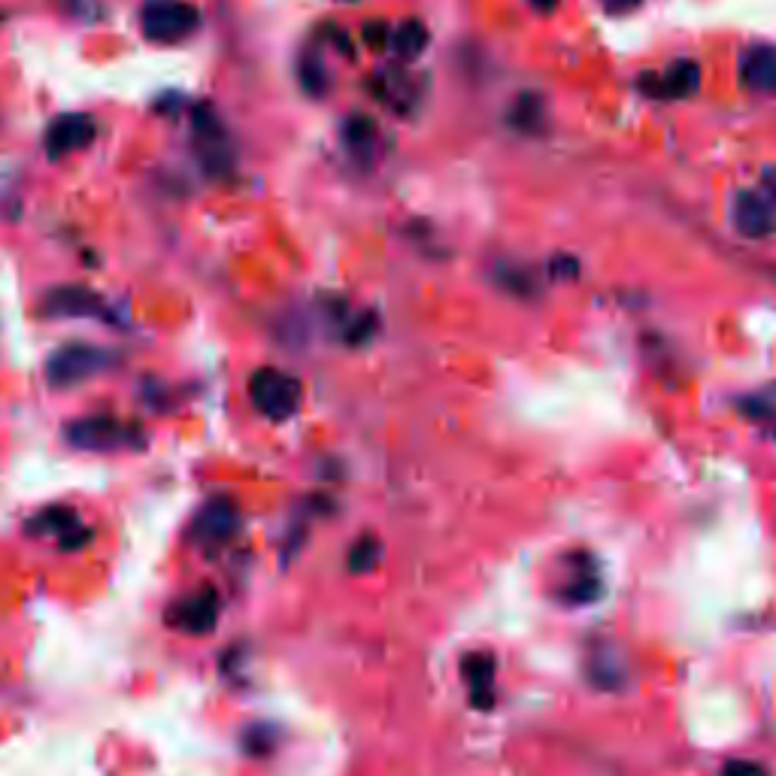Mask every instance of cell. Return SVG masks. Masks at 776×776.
<instances>
[{"mask_svg":"<svg viewBox=\"0 0 776 776\" xmlns=\"http://www.w3.org/2000/svg\"><path fill=\"white\" fill-rule=\"evenodd\" d=\"M65 440L80 452H140L146 449V431L140 421L119 419V416H85L73 419L65 428Z\"/></svg>","mask_w":776,"mask_h":776,"instance_id":"1","label":"cell"},{"mask_svg":"<svg viewBox=\"0 0 776 776\" xmlns=\"http://www.w3.org/2000/svg\"><path fill=\"white\" fill-rule=\"evenodd\" d=\"M250 397L264 419L286 421L301 409L303 385L298 377H291L286 370L262 368L252 373Z\"/></svg>","mask_w":776,"mask_h":776,"instance_id":"2","label":"cell"},{"mask_svg":"<svg viewBox=\"0 0 776 776\" xmlns=\"http://www.w3.org/2000/svg\"><path fill=\"white\" fill-rule=\"evenodd\" d=\"M109 368H113V352H106L101 346H89V343H70L49 356L46 380L53 389H77Z\"/></svg>","mask_w":776,"mask_h":776,"instance_id":"3","label":"cell"},{"mask_svg":"<svg viewBox=\"0 0 776 776\" xmlns=\"http://www.w3.org/2000/svg\"><path fill=\"white\" fill-rule=\"evenodd\" d=\"M140 25L149 40L179 43L198 31L200 13L188 0H146Z\"/></svg>","mask_w":776,"mask_h":776,"instance_id":"4","label":"cell"},{"mask_svg":"<svg viewBox=\"0 0 776 776\" xmlns=\"http://www.w3.org/2000/svg\"><path fill=\"white\" fill-rule=\"evenodd\" d=\"M195 149H198L200 164L210 173H228L234 167L231 137L210 104L195 106Z\"/></svg>","mask_w":776,"mask_h":776,"instance_id":"5","label":"cell"},{"mask_svg":"<svg viewBox=\"0 0 776 776\" xmlns=\"http://www.w3.org/2000/svg\"><path fill=\"white\" fill-rule=\"evenodd\" d=\"M219 610H222V601H219L216 589H198L195 594H185L176 604L167 606L164 618L176 632L188 634V637H204V634L216 632Z\"/></svg>","mask_w":776,"mask_h":776,"instance_id":"6","label":"cell"},{"mask_svg":"<svg viewBox=\"0 0 776 776\" xmlns=\"http://www.w3.org/2000/svg\"><path fill=\"white\" fill-rule=\"evenodd\" d=\"M240 522L243 519H240L238 503L228 498H216L200 507L195 522L188 528V537H192V543L204 546V549H216V546H222V543H228L238 534Z\"/></svg>","mask_w":776,"mask_h":776,"instance_id":"7","label":"cell"},{"mask_svg":"<svg viewBox=\"0 0 776 776\" xmlns=\"http://www.w3.org/2000/svg\"><path fill=\"white\" fill-rule=\"evenodd\" d=\"M94 134H97V125H94L92 116H85V113H65L46 131V155L53 161L77 155L85 146H92Z\"/></svg>","mask_w":776,"mask_h":776,"instance_id":"8","label":"cell"},{"mask_svg":"<svg viewBox=\"0 0 776 776\" xmlns=\"http://www.w3.org/2000/svg\"><path fill=\"white\" fill-rule=\"evenodd\" d=\"M40 310L53 318H101L106 316V303L85 286H61L46 291Z\"/></svg>","mask_w":776,"mask_h":776,"instance_id":"9","label":"cell"},{"mask_svg":"<svg viewBox=\"0 0 776 776\" xmlns=\"http://www.w3.org/2000/svg\"><path fill=\"white\" fill-rule=\"evenodd\" d=\"M734 228L750 240H767L776 234V204L758 192H740L731 207Z\"/></svg>","mask_w":776,"mask_h":776,"instance_id":"10","label":"cell"},{"mask_svg":"<svg viewBox=\"0 0 776 776\" xmlns=\"http://www.w3.org/2000/svg\"><path fill=\"white\" fill-rule=\"evenodd\" d=\"M700 85V67L695 61H673L664 73H646L640 80V89H644L649 97H661V101H680V97H688V94L697 92Z\"/></svg>","mask_w":776,"mask_h":776,"instance_id":"11","label":"cell"},{"mask_svg":"<svg viewBox=\"0 0 776 776\" xmlns=\"http://www.w3.org/2000/svg\"><path fill=\"white\" fill-rule=\"evenodd\" d=\"M461 676L476 710L495 707V658L488 652H467L461 658Z\"/></svg>","mask_w":776,"mask_h":776,"instance_id":"12","label":"cell"},{"mask_svg":"<svg viewBox=\"0 0 776 776\" xmlns=\"http://www.w3.org/2000/svg\"><path fill=\"white\" fill-rule=\"evenodd\" d=\"M740 77L752 92H776V49L755 46L740 61Z\"/></svg>","mask_w":776,"mask_h":776,"instance_id":"13","label":"cell"},{"mask_svg":"<svg viewBox=\"0 0 776 776\" xmlns=\"http://www.w3.org/2000/svg\"><path fill=\"white\" fill-rule=\"evenodd\" d=\"M77 525H82V522H80V513H77L73 507H67V503H53V507H46V510H40V513H34L31 519H27V534H34V537L61 540Z\"/></svg>","mask_w":776,"mask_h":776,"instance_id":"14","label":"cell"},{"mask_svg":"<svg viewBox=\"0 0 776 776\" xmlns=\"http://www.w3.org/2000/svg\"><path fill=\"white\" fill-rule=\"evenodd\" d=\"M389 46L395 49L397 58H404V61H416V58L425 53V46H428V31H425L421 22L409 19V22H404V25H397L395 31H392Z\"/></svg>","mask_w":776,"mask_h":776,"instance_id":"15","label":"cell"},{"mask_svg":"<svg viewBox=\"0 0 776 776\" xmlns=\"http://www.w3.org/2000/svg\"><path fill=\"white\" fill-rule=\"evenodd\" d=\"M601 592V579L594 577V567H574V582L561 589V601L567 604H586Z\"/></svg>","mask_w":776,"mask_h":776,"instance_id":"16","label":"cell"},{"mask_svg":"<svg viewBox=\"0 0 776 776\" xmlns=\"http://www.w3.org/2000/svg\"><path fill=\"white\" fill-rule=\"evenodd\" d=\"M377 558H380V540L364 534V537H358L356 543H352L349 558H346V567H349L352 574H368V570H373V565H377Z\"/></svg>","mask_w":776,"mask_h":776,"instance_id":"17","label":"cell"},{"mask_svg":"<svg viewBox=\"0 0 776 776\" xmlns=\"http://www.w3.org/2000/svg\"><path fill=\"white\" fill-rule=\"evenodd\" d=\"M510 121H513L516 128H522V131H537L540 125H543V104H540V97L522 94L516 109L510 113Z\"/></svg>","mask_w":776,"mask_h":776,"instance_id":"18","label":"cell"},{"mask_svg":"<svg viewBox=\"0 0 776 776\" xmlns=\"http://www.w3.org/2000/svg\"><path fill=\"white\" fill-rule=\"evenodd\" d=\"M373 121L364 119V116H356V119H349L346 125H343V137H346V143L352 146V149H361V146H368L370 140H373Z\"/></svg>","mask_w":776,"mask_h":776,"instance_id":"19","label":"cell"},{"mask_svg":"<svg viewBox=\"0 0 776 776\" xmlns=\"http://www.w3.org/2000/svg\"><path fill=\"white\" fill-rule=\"evenodd\" d=\"M274 740H277V731H274V728L255 725V728L246 731V750H250L252 755H264V752L274 746Z\"/></svg>","mask_w":776,"mask_h":776,"instance_id":"20","label":"cell"},{"mask_svg":"<svg viewBox=\"0 0 776 776\" xmlns=\"http://www.w3.org/2000/svg\"><path fill=\"white\" fill-rule=\"evenodd\" d=\"M301 85L306 92L318 94L325 89V80H322V67H318L316 58H306L301 61Z\"/></svg>","mask_w":776,"mask_h":776,"instance_id":"21","label":"cell"},{"mask_svg":"<svg viewBox=\"0 0 776 776\" xmlns=\"http://www.w3.org/2000/svg\"><path fill=\"white\" fill-rule=\"evenodd\" d=\"M722 776H767V771L755 762H728Z\"/></svg>","mask_w":776,"mask_h":776,"instance_id":"22","label":"cell"},{"mask_svg":"<svg viewBox=\"0 0 776 776\" xmlns=\"http://www.w3.org/2000/svg\"><path fill=\"white\" fill-rule=\"evenodd\" d=\"M364 37L370 40V46H377V49H382V46L389 43V37H392V34H389V31L382 27V22H370V25L364 27Z\"/></svg>","mask_w":776,"mask_h":776,"instance_id":"23","label":"cell"},{"mask_svg":"<svg viewBox=\"0 0 776 776\" xmlns=\"http://www.w3.org/2000/svg\"><path fill=\"white\" fill-rule=\"evenodd\" d=\"M762 185H764V198L771 200V204H776V167H767V171H764Z\"/></svg>","mask_w":776,"mask_h":776,"instance_id":"24","label":"cell"},{"mask_svg":"<svg viewBox=\"0 0 776 776\" xmlns=\"http://www.w3.org/2000/svg\"><path fill=\"white\" fill-rule=\"evenodd\" d=\"M640 0H604L606 10H613V13H625V10H634Z\"/></svg>","mask_w":776,"mask_h":776,"instance_id":"25","label":"cell"},{"mask_svg":"<svg viewBox=\"0 0 776 776\" xmlns=\"http://www.w3.org/2000/svg\"><path fill=\"white\" fill-rule=\"evenodd\" d=\"M534 10H540V13H553L555 7H558V0H528Z\"/></svg>","mask_w":776,"mask_h":776,"instance_id":"26","label":"cell"}]
</instances>
